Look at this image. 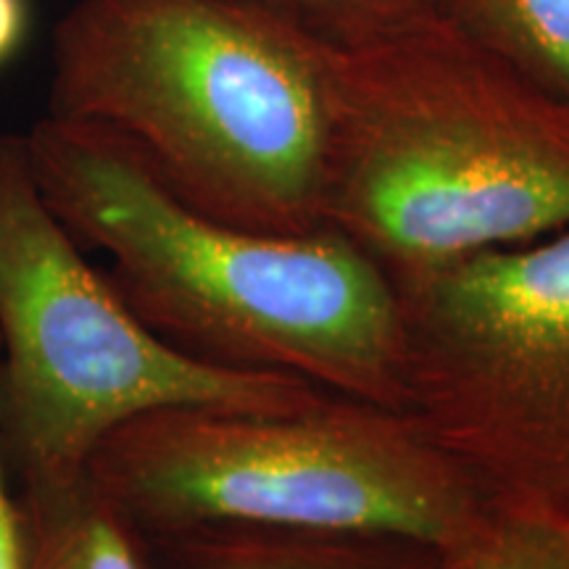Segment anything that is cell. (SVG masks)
<instances>
[{
    "label": "cell",
    "mask_w": 569,
    "mask_h": 569,
    "mask_svg": "<svg viewBox=\"0 0 569 569\" xmlns=\"http://www.w3.org/2000/svg\"><path fill=\"white\" fill-rule=\"evenodd\" d=\"M325 38H348L436 13L438 0H248Z\"/></svg>",
    "instance_id": "cell-11"
},
{
    "label": "cell",
    "mask_w": 569,
    "mask_h": 569,
    "mask_svg": "<svg viewBox=\"0 0 569 569\" xmlns=\"http://www.w3.org/2000/svg\"><path fill=\"white\" fill-rule=\"evenodd\" d=\"M17 493L24 569H151L146 540L88 475Z\"/></svg>",
    "instance_id": "cell-8"
},
{
    "label": "cell",
    "mask_w": 569,
    "mask_h": 569,
    "mask_svg": "<svg viewBox=\"0 0 569 569\" xmlns=\"http://www.w3.org/2000/svg\"><path fill=\"white\" fill-rule=\"evenodd\" d=\"M0 569H24V525L19 493L9 482V461L0 436Z\"/></svg>",
    "instance_id": "cell-12"
},
{
    "label": "cell",
    "mask_w": 569,
    "mask_h": 569,
    "mask_svg": "<svg viewBox=\"0 0 569 569\" xmlns=\"http://www.w3.org/2000/svg\"><path fill=\"white\" fill-rule=\"evenodd\" d=\"M309 34L327 111L325 227L388 277L569 227L567 101L438 13Z\"/></svg>",
    "instance_id": "cell-2"
},
{
    "label": "cell",
    "mask_w": 569,
    "mask_h": 569,
    "mask_svg": "<svg viewBox=\"0 0 569 569\" xmlns=\"http://www.w3.org/2000/svg\"><path fill=\"white\" fill-rule=\"evenodd\" d=\"M388 280L407 409L490 509L569 532V227Z\"/></svg>",
    "instance_id": "cell-6"
},
{
    "label": "cell",
    "mask_w": 569,
    "mask_h": 569,
    "mask_svg": "<svg viewBox=\"0 0 569 569\" xmlns=\"http://www.w3.org/2000/svg\"><path fill=\"white\" fill-rule=\"evenodd\" d=\"M142 538V536H140ZM151 569H443L432 546L380 536L196 530L142 538Z\"/></svg>",
    "instance_id": "cell-7"
},
{
    "label": "cell",
    "mask_w": 569,
    "mask_h": 569,
    "mask_svg": "<svg viewBox=\"0 0 569 569\" xmlns=\"http://www.w3.org/2000/svg\"><path fill=\"white\" fill-rule=\"evenodd\" d=\"M443 569H569V532L532 517L493 511Z\"/></svg>",
    "instance_id": "cell-10"
},
{
    "label": "cell",
    "mask_w": 569,
    "mask_h": 569,
    "mask_svg": "<svg viewBox=\"0 0 569 569\" xmlns=\"http://www.w3.org/2000/svg\"><path fill=\"white\" fill-rule=\"evenodd\" d=\"M88 478L142 538L272 530L401 538L448 553L490 515L411 411L343 396L296 415L148 411L103 438Z\"/></svg>",
    "instance_id": "cell-4"
},
{
    "label": "cell",
    "mask_w": 569,
    "mask_h": 569,
    "mask_svg": "<svg viewBox=\"0 0 569 569\" xmlns=\"http://www.w3.org/2000/svg\"><path fill=\"white\" fill-rule=\"evenodd\" d=\"M436 13L569 103V0H438Z\"/></svg>",
    "instance_id": "cell-9"
},
{
    "label": "cell",
    "mask_w": 569,
    "mask_h": 569,
    "mask_svg": "<svg viewBox=\"0 0 569 569\" xmlns=\"http://www.w3.org/2000/svg\"><path fill=\"white\" fill-rule=\"evenodd\" d=\"M30 27V6L27 0H0V63L17 53Z\"/></svg>",
    "instance_id": "cell-13"
},
{
    "label": "cell",
    "mask_w": 569,
    "mask_h": 569,
    "mask_svg": "<svg viewBox=\"0 0 569 569\" xmlns=\"http://www.w3.org/2000/svg\"><path fill=\"white\" fill-rule=\"evenodd\" d=\"M24 140L46 203L109 256L106 277L156 336L206 365L409 411L396 288L343 234L217 222L96 127L46 117Z\"/></svg>",
    "instance_id": "cell-1"
},
{
    "label": "cell",
    "mask_w": 569,
    "mask_h": 569,
    "mask_svg": "<svg viewBox=\"0 0 569 569\" xmlns=\"http://www.w3.org/2000/svg\"><path fill=\"white\" fill-rule=\"evenodd\" d=\"M330 398L156 336L46 203L24 134H0V436L21 488L82 480L103 438L148 411L296 415Z\"/></svg>",
    "instance_id": "cell-5"
},
{
    "label": "cell",
    "mask_w": 569,
    "mask_h": 569,
    "mask_svg": "<svg viewBox=\"0 0 569 569\" xmlns=\"http://www.w3.org/2000/svg\"><path fill=\"white\" fill-rule=\"evenodd\" d=\"M48 117L113 134L217 222L325 227L315 40L248 0H77L56 24Z\"/></svg>",
    "instance_id": "cell-3"
}]
</instances>
